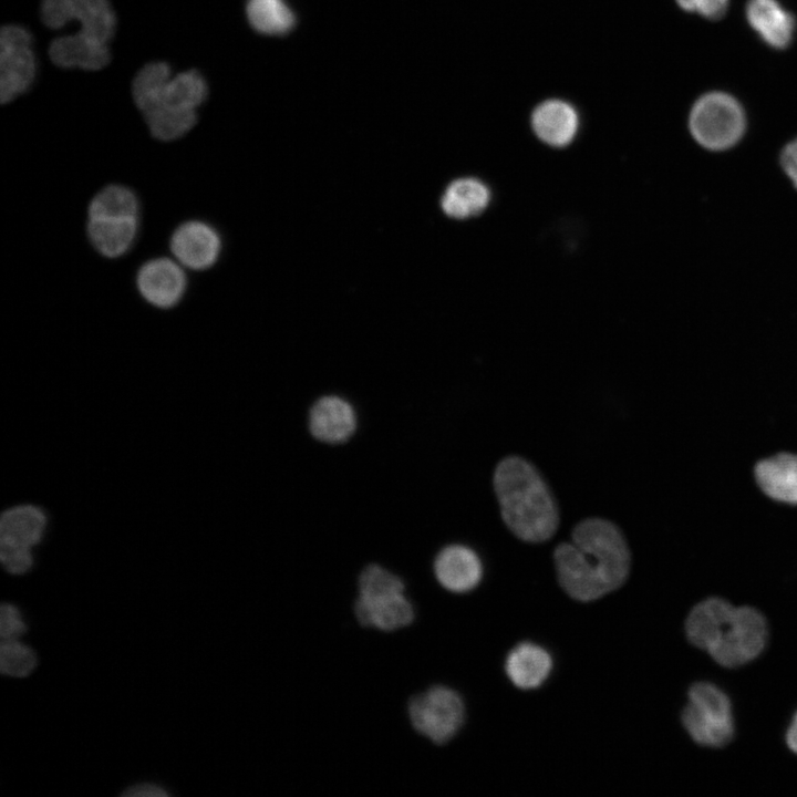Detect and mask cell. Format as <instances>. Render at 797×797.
<instances>
[{
    "instance_id": "1",
    "label": "cell",
    "mask_w": 797,
    "mask_h": 797,
    "mask_svg": "<svg viewBox=\"0 0 797 797\" xmlns=\"http://www.w3.org/2000/svg\"><path fill=\"white\" fill-rule=\"evenodd\" d=\"M553 561L561 588L572 599L588 602L625 582L631 553L622 530L613 521L589 517L575 526L570 541L556 547Z\"/></svg>"
},
{
    "instance_id": "2",
    "label": "cell",
    "mask_w": 797,
    "mask_h": 797,
    "mask_svg": "<svg viewBox=\"0 0 797 797\" xmlns=\"http://www.w3.org/2000/svg\"><path fill=\"white\" fill-rule=\"evenodd\" d=\"M132 92L151 135L159 142H174L197 123V108L206 100L208 86L197 70L173 75L167 63L152 62L137 72Z\"/></svg>"
},
{
    "instance_id": "3",
    "label": "cell",
    "mask_w": 797,
    "mask_h": 797,
    "mask_svg": "<svg viewBox=\"0 0 797 797\" xmlns=\"http://www.w3.org/2000/svg\"><path fill=\"white\" fill-rule=\"evenodd\" d=\"M493 487L501 519L518 539L539 544L553 537L560 521L558 504L534 464L506 456L495 467Z\"/></svg>"
},
{
    "instance_id": "4",
    "label": "cell",
    "mask_w": 797,
    "mask_h": 797,
    "mask_svg": "<svg viewBox=\"0 0 797 797\" xmlns=\"http://www.w3.org/2000/svg\"><path fill=\"white\" fill-rule=\"evenodd\" d=\"M356 584L353 613L362 628L391 633L415 621L416 609L406 593V582L390 568L370 562L361 569Z\"/></svg>"
},
{
    "instance_id": "5",
    "label": "cell",
    "mask_w": 797,
    "mask_h": 797,
    "mask_svg": "<svg viewBox=\"0 0 797 797\" xmlns=\"http://www.w3.org/2000/svg\"><path fill=\"white\" fill-rule=\"evenodd\" d=\"M465 703L460 694L444 683L432 684L414 693L407 702L412 728L437 746H446L465 722Z\"/></svg>"
},
{
    "instance_id": "6",
    "label": "cell",
    "mask_w": 797,
    "mask_h": 797,
    "mask_svg": "<svg viewBox=\"0 0 797 797\" xmlns=\"http://www.w3.org/2000/svg\"><path fill=\"white\" fill-rule=\"evenodd\" d=\"M682 723L692 739L704 746L721 747L734 736V720L728 696L710 682H697L689 690Z\"/></svg>"
},
{
    "instance_id": "7",
    "label": "cell",
    "mask_w": 797,
    "mask_h": 797,
    "mask_svg": "<svg viewBox=\"0 0 797 797\" xmlns=\"http://www.w3.org/2000/svg\"><path fill=\"white\" fill-rule=\"evenodd\" d=\"M745 115L741 104L723 92H712L693 105L689 127L694 139L711 151L735 145L745 131Z\"/></svg>"
},
{
    "instance_id": "8",
    "label": "cell",
    "mask_w": 797,
    "mask_h": 797,
    "mask_svg": "<svg viewBox=\"0 0 797 797\" xmlns=\"http://www.w3.org/2000/svg\"><path fill=\"white\" fill-rule=\"evenodd\" d=\"M767 639L768 627L764 615L752 607H738L707 652L720 665L737 667L757 658Z\"/></svg>"
},
{
    "instance_id": "9",
    "label": "cell",
    "mask_w": 797,
    "mask_h": 797,
    "mask_svg": "<svg viewBox=\"0 0 797 797\" xmlns=\"http://www.w3.org/2000/svg\"><path fill=\"white\" fill-rule=\"evenodd\" d=\"M37 61L31 33L23 27L9 24L0 31V101L9 103L33 83Z\"/></svg>"
},
{
    "instance_id": "10",
    "label": "cell",
    "mask_w": 797,
    "mask_h": 797,
    "mask_svg": "<svg viewBox=\"0 0 797 797\" xmlns=\"http://www.w3.org/2000/svg\"><path fill=\"white\" fill-rule=\"evenodd\" d=\"M42 22L50 29H61L77 21L79 33L108 44L115 32V13L108 0H42Z\"/></svg>"
},
{
    "instance_id": "11",
    "label": "cell",
    "mask_w": 797,
    "mask_h": 797,
    "mask_svg": "<svg viewBox=\"0 0 797 797\" xmlns=\"http://www.w3.org/2000/svg\"><path fill=\"white\" fill-rule=\"evenodd\" d=\"M135 288L142 300L152 308L174 309L187 292V270L172 256L149 258L135 273Z\"/></svg>"
},
{
    "instance_id": "12",
    "label": "cell",
    "mask_w": 797,
    "mask_h": 797,
    "mask_svg": "<svg viewBox=\"0 0 797 797\" xmlns=\"http://www.w3.org/2000/svg\"><path fill=\"white\" fill-rule=\"evenodd\" d=\"M168 248L172 257L186 270L203 272L219 260L222 239L210 222L193 218L176 226L169 236Z\"/></svg>"
},
{
    "instance_id": "13",
    "label": "cell",
    "mask_w": 797,
    "mask_h": 797,
    "mask_svg": "<svg viewBox=\"0 0 797 797\" xmlns=\"http://www.w3.org/2000/svg\"><path fill=\"white\" fill-rule=\"evenodd\" d=\"M432 572L443 590L463 594L479 584L483 577V565L472 548L460 544H451L435 555Z\"/></svg>"
},
{
    "instance_id": "14",
    "label": "cell",
    "mask_w": 797,
    "mask_h": 797,
    "mask_svg": "<svg viewBox=\"0 0 797 797\" xmlns=\"http://www.w3.org/2000/svg\"><path fill=\"white\" fill-rule=\"evenodd\" d=\"M141 216L104 215L86 217L85 232L91 247L106 259H118L134 247Z\"/></svg>"
},
{
    "instance_id": "15",
    "label": "cell",
    "mask_w": 797,
    "mask_h": 797,
    "mask_svg": "<svg viewBox=\"0 0 797 797\" xmlns=\"http://www.w3.org/2000/svg\"><path fill=\"white\" fill-rule=\"evenodd\" d=\"M309 431L325 444L345 443L355 432L356 415L353 406L338 395L318 398L309 411Z\"/></svg>"
},
{
    "instance_id": "16",
    "label": "cell",
    "mask_w": 797,
    "mask_h": 797,
    "mask_svg": "<svg viewBox=\"0 0 797 797\" xmlns=\"http://www.w3.org/2000/svg\"><path fill=\"white\" fill-rule=\"evenodd\" d=\"M758 488L769 499L797 506V453L779 452L754 466Z\"/></svg>"
},
{
    "instance_id": "17",
    "label": "cell",
    "mask_w": 797,
    "mask_h": 797,
    "mask_svg": "<svg viewBox=\"0 0 797 797\" xmlns=\"http://www.w3.org/2000/svg\"><path fill=\"white\" fill-rule=\"evenodd\" d=\"M531 127L536 136L545 144L552 147H565L576 137L579 117L569 103L561 100H548L534 110Z\"/></svg>"
},
{
    "instance_id": "18",
    "label": "cell",
    "mask_w": 797,
    "mask_h": 797,
    "mask_svg": "<svg viewBox=\"0 0 797 797\" xmlns=\"http://www.w3.org/2000/svg\"><path fill=\"white\" fill-rule=\"evenodd\" d=\"M45 527L46 517L40 507H11L0 518V547L32 550L42 540Z\"/></svg>"
},
{
    "instance_id": "19",
    "label": "cell",
    "mask_w": 797,
    "mask_h": 797,
    "mask_svg": "<svg viewBox=\"0 0 797 797\" xmlns=\"http://www.w3.org/2000/svg\"><path fill=\"white\" fill-rule=\"evenodd\" d=\"M51 61L60 68H80L96 71L111 59L108 44L94 41L81 33L55 38L49 46Z\"/></svg>"
},
{
    "instance_id": "20",
    "label": "cell",
    "mask_w": 797,
    "mask_h": 797,
    "mask_svg": "<svg viewBox=\"0 0 797 797\" xmlns=\"http://www.w3.org/2000/svg\"><path fill=\"white\" fill-rule=\"evenodd\" d=\"M735 611L728 601L708 598L697 603L685 622L687 640L696 648L708 651L715 643Z\"/></svg>"
},
{
    "instance_id": "21",
    "label": "cell",
    "mask_w": 797,
    "mask_h": 797,
    "mask_svg": "<svg viewBox=\"0 0 797 797\" xmlns=\"http://www.w3.org/2000/svg\"><path fill=\"white\" fill-rule=\"evenodd\" d=\"M746 17L768 45L783 49L790 43L795 20L776 0H749Z\"/></svg>"
},
{
    "instance_id": "22",
    "label": "cell",
    "mask_w": 797,
    "mask_h": 797,
    "mask_svg": "<svg viewBox=\"0 0 797 797\" xmlns=\"http://www.w3.org/2000/svg\"><path fill=\"white\" fill-rule=\"evenodd\" d=\"M505 669L515 686L531 690L547 680L552 669V660L544 648L524 642L509 652Z\"/></svg>"
},
{
    "instance_id": "23",
    "label": "cell",
    "mask_w": 797,
    "mask_h": 797,
    "mask_svg": "<svg viewBox=\"0 0 797 797\" xmlns=\"http://www.w3.org/2000/svg\"><path fill=\"white\" fill-rule=\"evenodd\" d=\"M490 190L474 177L458 178L451 183L442 197L444 213L455 219H466L483 213L490 201Z\"/></svg>"
},
{
    "instance_id": "24",
    "label": "cell",
    "mask_w": 797,
    "mask_h": 797,
    "mask_svg": "<svg viewBox=\"0 0 797 797\" xmlns=\"http://www.w3.org/2000/svg\"><path fill=\"white\" fill-rule=\"evenodd\" d=\"M141 200L133 188L112 183L103 186L90 199L86 217L104 215L141 216Z\"/></svg>"
},
{
    "instance_id": "25",
    "label": "cell",
    "mask_w": 797,
    "mask_h": 797,
    "mask_svg": "<svg viewBox=\"0 0 797 797\" xmlns=\"http://www.w3.org/2000/svg\"><path fill=\"white\" fill-rule=\"evenodd\" d=\"M246 13L250 25L263 34H284L296 21L283 0H247Z\"/></svg>"
},
{
    "instance_id": "26",
    "label": "cell",
    "mask_w": 797,
    "mask_h": 797,
    "mask_svg": "<svg viewBox=\"0 0 797 797\" xmlns=\"http://www.w3.org/2000/svg\"><path fill=\"white\" fill-rule=\"evenodd\" d=\"M37 666V655L19 639L2 640L0 644V671L12 677L28 676Z\"/></svg>"
},
{
    "instance_id": "27",
    "label": "cell",
    "mask_w": 797,
    "mask_h": 797,
    "mask_svg": "<svg viewBox=\"0 0 797 797\" xmlns=\"http://www.w3.org/2000/svg\"><path fill=\"white\" fill-rule=\"evenodd\" d=\"M25 632L27 624L18 607L11 603H2L0 609L1 640L19 639Z\"/></svg>"
},
{
    "instance_id": "28",
    "label": "cell",
    "mask_w": 797,
    "mask_h": 797,
    "mask_svg": "<svg viewBox=\"0 0 797 797\" xmlns=\"http://www.w3.org/2000/svg\"><path fill=\"white\" fill-rule=\"evenodd\" d=\"M685 11L697 12L707 19H720L724 15L728 0H676Z\"/></svg>"
},
{
    "instance_id": "29",
    "label": "cell",
    "mask_w": 797,
    "mask_h": 797,
    "mask_svg": "<svg viewBox=\"0 0 797 797\" xmlns=\"http://www.w3.org/2000/svg\"><path fill=\"white\" fill-rule=\"evenodd\" d=\"M780 164L784 172L797 188V138L784 147L780 154Z\"/></svg>"
},
{
    "instance_id": "30",
    "label": "cell",
    "mask_w": 797,
    "mask_h": 797,
    "mask_svg": "<svg viewBox=\"0 0 797 797\" xmlns=\"http://www.w3.org/2000/svg\"><path fill=\"white\" fill-rule=\"evenodd\" d=\"M169 793L162 786L153 783H138L128 787L123 796L126 797H165Z\"/></svg>"
},
{
    "instance_id": "31",
    "label": "cell",
    "mask_w": 797,
    "mask_h": 797,
    "mask_svg": "<svg viewBox=\"0 0 797 797\" xmlns=\"http://www.w3.org/2000/svg\"><path fill=\"white\" fill-rule=\"evenodd\" d=\"M786 743L788 747L797 754V712L794 715L786 733Z\"/></svg>"
},
{
    "instance_id": "32",
    "label": "cell",
    "mask_w": 797,
    "mask_h": 797,
    "mask_svg": "<svg viewBox=\"0 0 797 797\" xmlns=\"http://www.w3.org/2000/svg\"><path fill=\"white\" fill-rule=\"evenodd\" d=\"M434 746H435V745H434ZM434 746H433V749H434ZM433 749H432V753H433ZM431 758H432V754H431ZM431 762H432V760H431ZM431 762H429V768H431Z\"/></svg>"
}]
</instances>
